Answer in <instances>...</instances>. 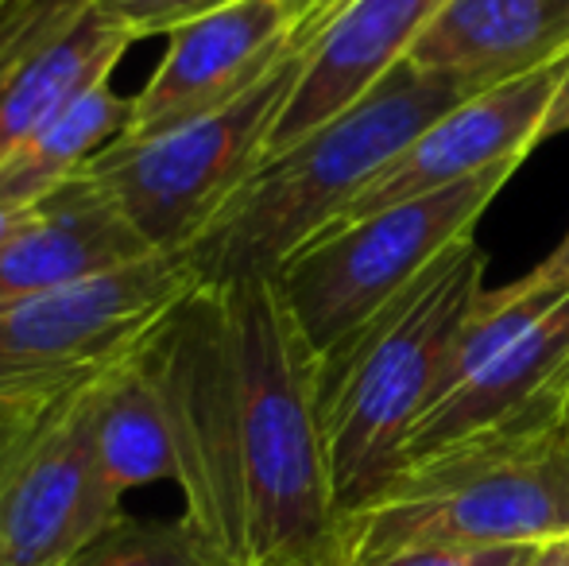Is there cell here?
I'll return each instance as SVG.
<instances>
[{
  "label": "cell",
  "mask_w": 569,
  "mask_h": 566,
  "mask_svg": "<svg viewBox=\"0 0 569 566\" xmlns=\"http://www.w3.org/2000/svg\"><path fill=\"white\" fill-rule=\"evenodd\" d=\"M187 520L213 566H326L338 528L318 354L276 276L198 284L143 341Z\"/></svg>",
  "instance_id": "1"
},
{
  "label": "cell",
  "mask_w": 569,
  "mask_h": 566,
  "mask_svg": "<svg viewBox=\"0 0 569 566\" xmlns=\"http://www.w3.org/2000/svg\"><path fill=\"white\" fill-rule=\"evenodd\" d=\"M472 93H480V86L469 78L422 70L407 59L365 101L295 148L263 159L213 226L182 252L194 280L276 276L302 245L333 226L427 125Z\"/></svg>",
  "instance_id": "2"
},
{
  "label": "cell",
  "mask_w": 569,
  "mask_h": 566,
  "mask_svg": "<svg viewBox=\"0 0 569 566\" xmlns=\"http://www.w3.org/2000/svg\"><path fill=\"white\" fill-rule=\"evenodd\" d=\"M485 249L469 237L318 361L326 474L338 520L396 474L415 419L430 408L457 338L485 299Z\"/></svg>",
  "instance_id": "3"
},
{
  "label": "cell",
  "mask_w": 569,
  "mask_h": 566,
  "mask_svg": "<svg viewBox=\"0 0 569 566\" xmlns=\"http://www.w3.org/2000/svg\"><path fill=\"white\" fill-rule=\"evenodd\" d=\"M550 539H569V438L558 427H535L399 466L338 520L326 566Z\"/></svg>",
  "instance_id": "4"
},
{
  "label": "cell",
  "mask_w": 569,
  "mask_h": 566,
  "mask_svg": "<svg viewBox=\"0 0 569 566\" xmlns=\"http://www.w3.org/2000/svg\"><path fill=\"white\" fill-rule=\"evenodd\" d=\"M333 4L338 0H318L283 59L229 106L148 140L120 137L82 171L124 214L151 252L182 257L232 202V195L260 171L279 113Z\"/></svg>",
  "instance_id": "5"
},
{
  "label": "cell",
  "mask_w": 569,
  "mask_h": 566,
  "mask_svg": "<svg viewBox=\"0 0 569 566\" xmlns=\"http://www.w3.org/2000/svg\"><path fill=\"white\" fill-rule=\"evenodd\" d=\"M516 167L500 163L453 187L338 221L302 245L276 272V284L318 361L422 280L446 252L477 237L480 218Z\"/></svg>",
  "instance_id": "6"
},
{
  "label": "cell",
  "mask_w": 569,
  "mask_h": 566,
  "mask_svg": "<svg viewBox=\"0 0 569 566\" xmlns=\"http://www.w3.org/2000/svg\"><path fill=\"white\" fill-rule=\"evenodd\" d=\"M198 287L182 257H143L0 315V427L124 365Z\"/></svg>",
  "instance_id": "7"
},
{
  "label": "cell",
  "mask_w": 569,
  "mask_h": 566,
  "mask_svg": "<svg viewBox=\"0 0 569 566\" xmlns=\"http://www.w3.org/2000/svg\"><path fill=\"white\" fill-rule=\"evenodd\" d=\"M566 361L569 291L542 299H511L500 287L485 291L446 361L435 400L407 435L399 466L480 438L558 427L555 388Z\"/></svg>",
  "instance_id": "8"
},
{
  "label": "cell",
  "mask_w": 569,
  "mask_h": 566,
  "mask_svg": "<svg viewBox=\"0 0 569 566\" xmlns=\"http://www.w3.org/2000/svg\"><path fill=\"white\" fill-rule=\"evenodd\" d=\"M106 377L0 427V539L8 566H62L124 516V497L109 485L98 443Z\"/></svg>",
  "instance_id": "9"
},
{
  "label": "cell",
  "mask_w": 569,
  "mask_h": 566,
  "mask_svg": "<svg viewBox=\"0 0 569 566\" xmlns=\"http://www.w3.org/2000/svg\"><path fill=\"white\" fill-rule=\"evenodd\" d=\"M318 0H237L167 39L151 78L132 93L124 140H148L229 106L260 82L307 28Z\"/></svg>",
  "instance_id": "10"
},
{
  "label": "cell",
  "mask_w": 569,
  "mask_h": 566,
  "mask_svg": "<svg viewBox=\"0 0 569 566\" xmlns=\"http://www.w3.org/2000/svg\"><path fill=\"white\" fill-rule=\"evenodd\" d=\"M566 67L569 54L531 70V75L488 86V90L457 101L450 113H442L407 143L403 156H396L376 175L372 187L338 221L365 218L383 206L453 187V182L485 175L500 163H523L542 143V125H547L550 101L562 86Z\"/></svg>",
  "instance_id": "11"
},
{
  "label": "cell",
  "mask_w": 569,
  "mask_h": 566,
  "mask_svg": "<svg viewBox=\"0 0 569 566\" xmlns=\"http://www.w3.org/2000/svg\"><path fill=\"white\" fill-rule=\"evenodd\" d=\"M438 8L442 0H338L279 113L268 159L307 140L396 75Z\"/></svg>",
  "instance_id": "12"
},
{
  "label": "cell",
  "mask_w": 569,
  "mask_h": 566,
  "mask_svg": "<svg viewBox=\"0 0 569 566\" xmlns=\"http://www.w3.org/2000/svg\"><path fill=\"white\" fill-rule=\"evenodd\" d=\"M156 257L86 175L47 198L0 245V315L67 284Z\"/></svg>",
  "instance_id": "13"
},
{
  "label": "cell",
  "mask_w": 569,
  "mask_h": 566,
  "mask_svg": "<svg viewBox=\"0 0 569 566\" xmlns=\"http://www.w3.org/2000/svg\"><path fill=\"white\" fill-rule=\"evenodd\" d=\"M569 54V0H442L411 62L472 86L511 82Z\"/></svg>",
  "instance_id": "14"
},
{
  "label": "cell",
  "mask_w": 569,
  "mask_h": 566,
  "mask_svg": "<svg viewBox=\"0 0 569 566\" xmlns=\"http://www.w3.org/2000/svg\"><path fill=\"white\" fill-rule=\"evenodd\" d=\"M128 47H132V39L109 28L90 8L67 36L54 39L23 70H16L0 86V163L39 129H47L62 109H70L78 98L109 82Z\"/></svg>",
  "instance_id": "15"
},
{
  "label": "cell",
  "mask_w": 569,
  "mask_h": 566,
  "mask_svg": "<svg viewBox=\"0 0 569 566\" xmlns=\"http://www.w3.org/2000/svg\"><path fill=\"white\" fill-rule=\"evenodd\" d=\"M128 121L132 98H120L109 82L78 98L0 163V210L31 214L43 206L67 182H74L109 143L124 137Z\"/></svg>",
  "instance_id": "16"
},
{
  "label": "cell",
  "mask_w": 569,
  "mask_h": 566,
  "mask_svg": "<svg viewBox=\"0 0 569 566\" xmlns=\"http://www.w3.org/2000/svg\"><path fill=\"white\" fill-rule=\"evenodd\" d=\"M98 443L106 477L120 497L143 489V485L179 477L163 404H159L156 380L143 365V346L124 365H117L101 385Z\"/></svg>",
  "instance_id": "17"
},
{
  "label": "cell",
  "mask_w": 569,
  "mask_h": 566,
  "mask_svg": "<svg viewBox=\"0 0 569 566\" xmlns=\"http://www.w3.org/2000/svg\"><path fill=\"white\" fill-rule=\"evenodd\" d=\"M62 566H213L187 516L179 520H143L120 516L90 547Z\"/></svg>",
  "instance_id": "18"
},
{
  "label": "cell",
  "mask_w": 569,
  "mask_h": 566,
  "mask_svg": "<svg viewBox=\"0 0 569 566\" xmlns=\"http://www.w3.org/2000/svg\"><path fill=\"white\" fill-rule=\"evenodd\" d=\"M237 4V0H93V12L117 28L124 39H156L190 28V23L206 20V16L221 12V8Z\"/></svg>",
  "instance_id": "19"
},
{
  "label": "cell",
  "mask_w": 569,
  "mask_h": 566,
  "mask_svg": "<svg viewBox=\"0 0 569 566\" xmlns=\"http://www.w3.org/2000/svg\"><path fill=\"white\" fill-rule=\"evenodd\" d=\"M542 547V544H539ZM539 547H477V552H411L376 566H523Z\"/></svg>",
  "instance_id": "20"
},
{
  "label": "cell",
  "mask_w": 569,
  "mask_h": 566,
  "mask_svg": "<svg viewBox=\"0 0 569 566\" xmlns=\"http://www.w3.org/2000/svg\"><path fill=\"white\" fill-rule=\"evenodd\" d=\"M503 295H511V299H542V295H566L569 291V229L566 237L555 245V249L547 252V257L539 260V265L531 268V272H523L516 284L500 287Z\"/></svg>",
  "instance_id": "21"
},
{
  "label": "cell",
  "mask_w": 569,
  "mask_h": 566,
  "mask_svg": "<svg viewBox=\"0 0 569 566\" xmlns=\"http://www.w3.org/2000/svg\"><path fill=\"white\" fill-rule=\"evenodd\" d=\"M562 132H569V67H566V75H562V86H558L555 101H550L547 125H542V143L562 137Z\"/></svg>",
  "instance_id": "22"
},
{
  "label": "cell",
  "mask_w": 569,
  "mask_h": 566,
  "mask_svg": "<svg viewBox=\"0 0 569 566\" xmlns=\"http://www.w3.org/2000/svg\"><path fill=\"white\" fill-rule=\"evenodd\" d=\"M566 563H569V539H550L523 566H566Z\"/></svg>",
  "instance_id": "23"
},
{
  "label": "cell",
  "mask_w": 569,
  "mask_h": 566,
  "mask_svg": "<svg viewBox=\"0 0 569 566\" xmlns=\"http://www.w3.org/2000/svg\"><path fill=\"white\" fill-rule=\"evenodd\" d=\"M555 424L569 438V361H566L562 377H558V388H555Z\"/></svg>",
  "instance_id": "24"
},
{
  "label": "cell",
  "mask_w": 569,
  "mask_h": 566,
  "mask_svg": "<svg viewBox=\"0 0 569 566\" xmlns=\"http://www.w3.org/2000/svg\"><path fill=\"white\" fill-rule=\"evenodd\" d=\"M28 218V214H16V210H0V245L12 237V229L20 226V221Z\"/></svg>",
  "instance_id": "25"
},
{
  "label": "cell",
  "mask_w": 569,
  "mask_h": 566,
  "mask_svg": "<svg viewBox=\"0 0 569 566\" xmlns=\"http://www.w3.org/2000/svg\"><path fill=\"white\" fill-rule=\"evenodd\" d=\"M0 566H8V559H4V539H0Z\"/></svg>",
  "instance_id": "26"
},
{
  "label": "cell",
  "mask_w": 569,
  "mask_h": 566,
  "mask_svg": "<svg viewBox=\"0 0 569 566\" xmlns=\"http://www.w3.org/2000/svg\"><path fill=\"white\" fill-rule=\"evenodd\" d=\"M299 4H302V0H299Z\"/></svg>",
  "instance_id": "27"
},
{
  "label": "cell",
  "mask_w": 569,
  "mask_h": 566,
  "mask_svg": "<svg viewBox=\"0 0 569 566\" xmlns=\"http://www.w3.org/2000/svg\"><path fill=\"white\" fill-rule=\"evenodd\" d=\"M566 566H569V563H566Z\"/></svg>",
  "instance_id": "28"
}]
</instances>
